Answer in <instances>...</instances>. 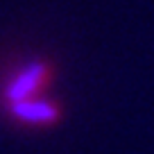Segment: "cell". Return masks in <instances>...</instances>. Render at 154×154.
Wrapping results in <instances>:
<instances>
[{"instance_id":"obj_2","label":"cell","mask_w":154,"mask_h":154,"mask_svg":"<svg viewBox=\"0 0 154 154\" xmlns=\"http://www.w3.org/2000/svg\"><path fill=\"white\" fill-rule=\"evenodd\" d=\"M9 113L16 120L25 122V125H34V127H48L61 118V106L54 100H45V97H36V100H25V102H16V104L7 106Z\"/></svg>"},{"instance_id":"obj_1","label":"cell","mask_w":154,"mask_h":154,"mask_svg":"<svg viewBox=\"0 0 154 154\" xmlns=\"http://www.w3.org/2000/svg\"><path fill=\"white\" fill-rule=\"evenodd\" d=\"M52 63L50 61H32L18 70L14 77L5 86V97L7 106L9 104H16V102H25V100H36L41 97L45 91H48L50 82H52Z\"/></svg>"}]
</instances>
